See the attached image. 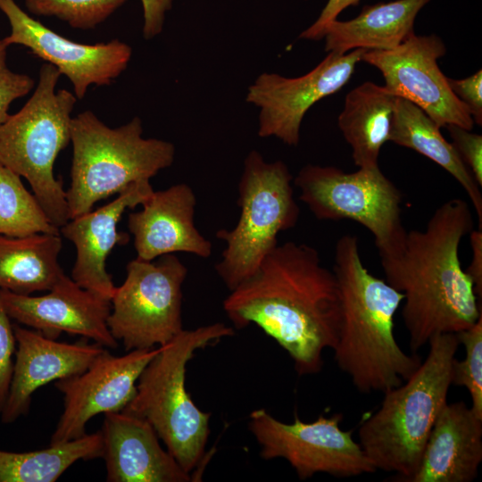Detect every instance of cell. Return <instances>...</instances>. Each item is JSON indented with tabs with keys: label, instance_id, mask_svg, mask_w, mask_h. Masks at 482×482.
<instances>
[{
	"label": "cell",
	"instance_id": "cell-1",
	"mask_svg": "<svg viewBox=\"0 0 482 482\" xmlns=\"http://www.w3.org/2000/svg\"><path fill=\"white\" fill-rule=\"evenodd\" d=\"M223 309L235 328L253 323L272 337L299 375L320 372L323 352L337 340V281L306 244L278 245L253 275L230 291Z\"/></svg>",
	"mask_w": 482,
	"mask_h": 482
},
{
	"label": "cell",
	"instance_id": "cell-2",
	"mask_svg": "<svg viewBox=\"0 0 482 482\" xmlns=\"http://www.w3.org/2000/svg\"><path fill=\"white\" fill-rule=\"evenodd\" d=\"M472 229L469 204L449 199L424 229L407 231L397 257L381 260L385 280L403 294L402 316L414 353L434 336L458 333L482 315L481 299L459 256L461 242Z\"/></svg>",
	"mask_w": 482,
	"mask_h": 482
},
{
	"label": "cell",
	"instance_id": "cell-3",
	"mask_svg": "<svg viewBox=\"0 0 482 482\" xmlns=\"http://www.w3.org/2000/svg\"><path fill=\"white\" fill-rule=\"evenodd\" d=\"M332 270L340 298L339 330L332 349L337 366L363 394L402 385L421 363L395 337L394 318L403 294L369 272L354 235L337 241Z\"/></svg>",
	"mask_w": 482,
	"mask_h": 482
},
{
	"label": "cell",
	"instance_id": "cell-4",
	"mask_svg": "<svg viewBox=\"0 0 482 482\" xmlns=\"http://www.w3.org/2000/svg\"><path fill=\"white\" fill-rule=\"evenodd\" d=\"M427 357L402 385L384 392L377 411L358 430L359 444L376 470L406 482L417 470L424 446L447 403L452 368L461 345L456 333L434 336Z\"/></svg>",
	"mask_w": 482,
	"mask_h": 482
},
{
	"label": "cell",
	"instance_id": "cell-5",
	"mask_svg": "<svg viewBox=\"0 0 482 482\" xmlns=\"http://www.w3.org/2000/svg\"><path fill=\"white\" fill-rule=\"evenodd\" d=\"M234 334L233 328L220 322L182 329L159 346L137 379L134 397L122 410L147 420L188 473L204 458L211 413L202 411L186 389L187 364L196 350Z\"/></svg>",
	"mask_w": 482,
	"mask_h": 482
},
{
	"label": "cell",
	"instance_id": "cell-6",
	"mask_svg": "<svg viewBox=\"0 0 482 482\" xmlns=\"http://www.w3.org/2000/svg\"><path fill=\"white\" fill-rule=\"evenodd\" d=\"M71 183L66 191L70 220L92 210L100 200L133 182L149 179L170 167L172 143L143 137L139 117L112 129L87 110L72 118Z\"/></svg>",
	"mask_w": 482,
	"mask_h": 482
},
{
	"label": "cell",
	"instance_id": "cell-7",
	"mask_svg": "<svg viewBox=\"0 0 482 482\" xmlns=\"http://www.w3.org/2000/svg\"><path fill=\"white\" fill-rule=\"evenodd\" d=\"M61 73L45 62L31 97L0 125V163L29 183L51 223L61 229L70 220L66 191L54 164L71 142V112L77 97L55 92Z\"/></svg>",
	"mask_w": 482,
	"mask_h": 482
},
{
	"label": "cell",
	"instance_id": "cell-8",
	"mask_svg": "<svg viewBox=\"0 0 482 482\" xmlns=\"http://www.w3.org/2000/svg\"><path fill=\"white\" fill-rule=\"evenodd\" d=\"M292 180L284 162H269L256 150L246 155L238 183V221L231 230L216 232L226 246L215 270L230 291L255 273L278 245V235L298 222Z\"/></svg>",
	"mask_w": 482,
	"mask_h": 482
},
{
	"label": "cell",
	"instance_id": "cell-9",
	"mask_svg": "<svg viewBox=\"0 0 482 482\" xmlns=\"http://www.w3.org/2000/svg\"><path fill=\"white\" fill-rule=\"evenodd\" d=\"M300 201L320 220H350L374 237L381 260L397 257L407 230L402 218L403 195L380 170L345 172L334 166L307 164L294 179Z\"/></svg>",
	"mask_w": 482,
	"mask_h": 482
},
{
	"label": "cell",
	"instance_id": "cell-10",
	"mask_svg": "<svg viewBox=\"0 0 482 482\" xmlns=\"http://www.w3.org/2000/svg\"><path fill=\"white\" fill-rule=\"evenodd\" d=\"M111 299L107 323L127 352L162 345L182 328V285L187 268L174 253L156 261L136 258Z\"/></svg>",
	"mask_w": 482,
	"mask_h": 482
},
{
	"label": "cell",
	"instance_id": "cell-11",
	"mask_svg": "<svg viewBox=\"0 0 482 482\" xmlns=\"http://www.w3.org/2000/svg\"><path fill=\"white\" fill-rule=\"evenodd\" d=\"M343 415H320L312 422H303L297 415L292 423L275 419L264 409L250 414L249 429L261 446L265 460L285 459L300 479L317 473L339 478L374 473L377 470L362 446L353 437V430H343Z\"/></svg>",
	"mask_w": 482,
	"mask_h": 482
},
{
	"label": "cell",
	"instance_id": "cell-12",
	"mask_svg": "<svg viewBox=\"0 0 482 482\" xmlns=\"http://www.w3.org/2000/svg\"><path fill=\"white\" fill-rule=\"evenodd\" d=\"M446 53L443 40L435 34L415 33L391 50H367L362 61L376 67L385 87L430 117L441 129L454 124L471 130L474 120L467 106L451 90L437 60Z\"/></svg>",
	"mask_w": 482,
	"mask_h": 482
},
{
	"label": "cell",
	"instance_id": "cell-13",
	"mask_svg": "<svg viewBox=\"0 0 482 482\" xmlns=\"http://www.w3.org/2000/svg\"><path fill=\"white\" fill-rule=\"evenodd\" d=\"M365 51L355 49L345 54L328 52L316 67L296 78L267 72L258 76L245 97L259 109L258 136L274 137L287 145H297L305 113L347 84Z\"/></svg>",
	"mask_w": 482,
	"mask_h": 482
},
{
	"label": "cell",
	"instance_id": "cell-14",
	"mask_svg": "<svg viewBox=\"0 0 482 482\" xmlns=\"http://www.w3.org/2000/svg\"><path fill=\"white\" fill-rule=\"evenodd\" d=\"M158 351L159 346L116 356L104 349L82 373L55 381L64 406L50 445L84 436L87 423L96 415L121 411L134 397L141 372Z\"/></svg>",
	"mask_w": 482,
	"mask_h": 482
},
{
	"label": "cell",
	"instance_id": "cell-15",
	"mask_svg": "<svg viewBox=\"0 0 482 482\" xmlns=\"http://www.w3.org/2000/svg\"><path fill=\"white\" fill-rule=\"evenodd\" d=\"M0 10L11 26L4 41L9 46L28 47L57 68L71 82L78 99L85 96L91 85H110L126 70L131 58V47L119 39L96 45L73 42L30 17L14 0H0Z\"/></svg>",
	"mask_w": 482,
	"mask_h": 482
},
{
	"label": "cell",
	"instance_id": "cell-16",
	"mask_svg": "<svg viewBox=\"0 0 482 482\" xmlns=\"http://www.w3.org/2000/svg\"><path fill=\"white\" fill-rule=\"evenodd\" d=\"M44 295L31 296L0 289L4 307L12 320L55 339L62 332L116 348L108 318L111 300L82 288L66 275Z\"/></svg>",
	"mask_w": 482,
	"mask_h": 482
},
{
	"label": "cell",
	"instance_id": "cell-17",
	"mask_svg": "<svg viewBox=\"0 0 482 482\" xmlns=\"http://www.w3.org/2000/svg\"><path fill=\"white\" fill-rule=\"evenodd\" d=\"M13 330L16 359L9 394L0 412L5 424L28 413L37 388L82 373L104 350L96 343L57 342L37 330L16 325Z\"/></svg>",
	"mask_w": 482,
	"mask_h": 482
},
{
	"label": "cell",
	"instance_id": "cell-18",
	"mask_svg": "<svg viewBox=\"0 0 482 482\" xmlns=\"http://www.w3.org/2000/svg\"><path fill=\"white\" fill-rule=\"evenodd\" d=\"M153 192L149 179L133 182L113 201L94 212L69 220L60 229V234L76 247L71 278L79 287L112 299L116 287L106 271V258L116 245L129 241L126 233L117 230L118 223L127 208L141 205Z\"/></svg>",
	"mask_w": 482,
	"mask_h": 482
},
{
	"label": "cell",
	"instance_id": "cell-19",
	"mask_svg": "<svg viewBox=\"0 0 482 482\" xmlns=\"http://www.w3.org/2000/svg\"><path fill=\"white\" fill-rule=\"evenodd\" d=\"M195 204V193L185 183L154 191L141 204L142 210L129 215L137 258L153 261L178 252L210 257L212 245L194 222Z\"/></svg>",
	"mask_w": 482,
	"mask_h": 482
},
{
	"label": "cell",
	"instance_id": "cell-20",
	"mask_svg": "<svg viewBox=\"0 0 482 482\" xmlns=\"http://www.w3.org/2000/svg\"><path fill=\"white\" fill-rule=\"evenodd\" d=\"M108 482H188L187 472L164 450L152 425L140 417L114 411L104 414L101 429Z\"/></svg>",
	"mask_w": 482,
	"mask_h": 482
},
{
	"label": "cell",
	"instance_id": "cell-21",
	"mask_svg": "<svg viewBox=\"0 0 482 482\" xmlns=\"http://www.w3.org/2000/svg\"><path fill=\"white\" fill-rule=\"evenodd\" d=\"M481 461L482 419L462 401L446 403L406 482H471Z\"/></svg>",
	"mask_w": 482,
	"mask_h": 482
},
{
	"label": "cell",
	"instance_id": "cell-22",
	"mask_svg": "<svg viewBox=\"0 0 482 482\" xmlns=\"http://www.w3.org/2000/svg\"><path fill=\"white\" fill-rule=\"evenodd\" d=\"M430 0H395L363 6L355 18L334 20L324 31L325 51L391 50L414 34L420 11Z\"/></svg>",
	"mask_w": 482,
	"mask_h": 482
},
{
	"label": "cell",
	"instance_id": "cell-23",
	"mask_svg": "<svg viewBox=\"0 0 482 482\" xmlns=\"http://www.w3.org/2000/svg\"><path fill=\"white\" fill-rule=\"evenodd\" d=\"M388 141L412 149L445 170L461 186L471 201L482 229L481 187L440 128L413 103L396 96Z\"/></svg>",
	"mask_w": 482,
	"mask_h": 482
},
{
	"label": "cell",
	"instance_id": "cell-24",
	"mask_svg": "<svg viewBox=\"0 0 482 482\" xmlns=\"http://www.w3.org/2000/svg\"><path fill=\"white\" fill-rule=\"evenodd\" d=\"M395 96L385 86L367 81L347 93L338 127L352 147L359 169L378 166L381 147L388 141Z\"/></svg>",
	"mask_w": 482,
	"mask_h": 482
},
{
	"label": "cell",
	"instance_id": "cell-25",
	"mask_svg": "<svg viewBox=\"0 0 482 482\" xmlns=\"http://www.w3.org/2000/svg\"><path fill=\"white\" fill-rule=\"evenodd\" d=\"M62 245L60 234L0 235V289L23 295L52 289L65 276L58 262Z\"/></svg>",
	"mask_w": 482,
	"mask_h": 482
},
{
	"label": "cell",
	"instance_id": "cell-26",
	"mask_svg": "<svg viewBox=\"0 0 482 482\" xmlns=\"http://www.w3.org/2000/svg\"><path fill=\"white\" fill-rule=\"evenodd\" d=\"M103 457L101 432L24 453L0 450V482H54L79 460Z\"/></svg>",
	"mask_w": 482,
	"mask_h": 482
},
{
	"label": "cell",
	"instance_id": "cell-27",
	"mask_svg": "<svg viewBox=\"0 0 482 482\" xmlns=\"http://www.w3.org/2000/svg\"><path fill=\"white\" fill-rule=\"evenodd\" d=\"M60 234L21 176L0 163V235L23 237L35 234Z\"/></svg>",
	"mask_w": 482,
	"mask_h": 482
},
{
	"label": "cell",
	"instance_id": "cell-28",
	"mask_svg": "<svg viewBox=\"0 0 482 482\" xmlns=\"http://www.w3.org/2000/svg\"><path fill=\"white\" fill-rule=\"evenodd\" d=\"M127 0H25L29 12L56 17L71 27L94 29L104 21Z\"/></svg>",
	"mask_w": 482,
	"mask_h": 482
},
{
	"label": "cell",
	"instance_id": "cell-29",
	"mask_svg": "<svg viewBox=\"0 0 482 482\" xmlns=\"http://www.w3.org/2000/svg\"><path fill=\"white\" fill-rule=\"evenodd\" d=\"M465 349L461 361L456 358L452 368V385L465 387L472 411L482 419V315L470 327L456 333Z\"/></svg>",
	"mask_w": 482,
	"mask_h": 482
},
{
	"label": "cell",
	"instance_id": "cell-30",
	"mask_svg": "<svg viewBox=\"0 0 482 482\" xmlns=\"http://www.w3.org/2000/svg\"><path fill=\"white\" fill-rule=\"evenodd\" d=\"M0 39V125L9 117L11 104L26 95L34 87L35 81L29 76L12 71L6 63L7 47Z\"/></svg>",
	"mask_w": 482,
	"mask_h": 482
},
{
	"label": "cell",
	"instance_id": "cell-31",
	"mask_svg": "<svg viewBox=\"0 0 482 482\" xmlns=\"http://www.w3.org/2000/svg\"><path fill=\"white\" fill-rule=\"evenodd\" d=\"M445 128L461 159L477 183L482 187V136L454 124Z\"/></svg>",
	"mask_w": 482,
	"mask_h": 482
},
{
	"label": "cell",
	"instance_id": "cell-32",
	"mask_svg": "<svg viewBox=\"0 0 482 482\" xmlns=\"http://www.w3.org/2000/svg\"><path fill=\"white\" fill-rule=\"evenodd\" d=\"M15 346L13 326L0 295V412L5 404L12 382Z\"/></svg>",
	"mask_w": 482,
	"mask_h": 482
},
{
	"label": "cell",
	"instance_id": "cell-33",
	"mask_svg": "<svg viewBox=\"0 0 482 482\" xmlns=\"http://www.w3.org/2000/svg\"><path fill=\"white\" fill-rule=\"evenodd\" d=\"M453 93L467 106L474 123L482 125V71L462 79L447 78Z\"/></svg>",
	"mask_w": 482,
	"mask_h": 482
},
{
	"label": "cell",
	"instance_id": "cell-34",
	"mask_svg": "<svg viewBox=\"0 0 482 482\" xmlns=\"http://www.w3.org/2000/svg\"><path fill=\"white\" fill-rule=\"evenodd\" d=\"M361 0H328L316 21L303 30L299 37L307 40L323 38L328 25L337 20L338 15L346 8L357 5Z\"/></svg>",
	"mask_w": 482,
	"mask_h": 482
},
{
	"label": "cell",
	"instance_id": "cell-35",
	"mask_svg": "<svg viewBox=\"0 0 482 482\" xmlns=\"http://www.w3.org/2000/svg\"><path fill=\"white\" fill-rule=\"evenodd\" d=\"M144 14L143 36L146 40L162 33L165 15L173 0H141Z\"/></svg>",
	"mask_w": 482,
	"mask_h": 482
},
{
	"label": "cell",
	"instance_id": "cell-36",
	"mask_svg": "<svg viewBox=\"0 0 482 482\" xmlns=\"http://www.w3.org/2000/svg\"><path fill=\"white\" fill-rule=\"evenodd\" d=\"M469 235L471 260L465 271L473 282L477 296L482 299V229H472Z\"/></svg>",
	"mask_w": 482,
	"mask_h": 482
}]
</instances>
